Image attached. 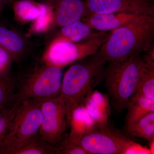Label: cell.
Segmentation results:
<instances>
[{"label": "cell", "mask_w": 154, "mask_h": 154, "mask_svg": "<svg viewBox=\"0 0 154 154\" xmlns=\"http://www.w3.org/2000/svg\"><path fill=\"white\" fill-rule=\"evenodd\" d=\"M17 81L9 70L0 73V109L17 103Z\"/></svg>", "instance_id": "9a60e30c"}, {"label": "cell", "mask_w": 154, "mask_h": 154, "mask_svg": "<svg viewBox=\"0 0 154 154\" xmlns=\"http://www.w3.org/2000/svg\"><path fill=\"white\" fill-rule=\"evenodd\" d=\"M144 65L137 88L133 95L154 99V60L143 57ZM132 95V96H133Z\"/></svg>", "instance_id": "2e32d148"}, {"label": "cell", "mask_w": 154, "mask_h": 154, "mask_svg": "<svg viewBox=\"0 0 154 154\" xmlns=\"http://www.w3.org/2000/svg\"><path fill=\"white\" fill-rule=\"evenodd\" d=\"M63 78L61 68L46 63L37 67L23 81H17V103L43 101L57 96L60 93Z\"/></svg>", "instance_id": "5b68a950"}, {"label": "cell", "mask_w": 154, "mask_h": 154, "mask_svg": "<svg viewBox=\"0 0 154 154\" xmlns=\"http://www.w3.org/2000/svg\"><path fill=\"white\" fill-rule=\"evenodd\" d=\"M81 60L72 66L63 78L60 94L66 107L69 126L80 104L104 79L107 63L99 50Z\"/></svg>", "instance_id": "6da1fadb"}, {"label": "cell", "mask_w": 154, "mask_h": 154, "mask_svg": "<svg viewBox=\"0 0 154 154\" xmlns=\"http://www.w3.org/2000/svg\"><path fill=\"white\" fill-rule=\"evenodd\" d=\"M52 154H88L82 147L72 141L69 135L65 133L52 145Z\"/></svg>", "instance_id": "ffe728a7"}, {"label": "cell", "mask_w": 154, "mask_h": 154, "mask_svg": "<svg viewBox=\"0 0 154 154\" xmlns=\"http://www.w3.org/2000/svg\"><path fill=\"white\" fill-rule=\"evenodd\" d=\"M7 1H8V2L9 3H13V2H14L15 0H7Z\"/></svg>", "instance_id": "d4e9b609"}, {"label": "cell", "mask_w": 154, "mask_h": 154, "mask_svg": "<svg viewBox=\"0 0 154 154\" xmlns=\"http://www.w3.org/2000/svg\"><path fill=\"white\" fill-rule=\"evenodd\" d=\"M125 128L131 126L141 118L154 111V99L140 95H133L128 103Z\"/></svg>", "instance_id": "7c38bea8"}, {"label": "cell", "mask_w": 154, "mask_h": 154, "mask_svg": "<svg viewBox=\"0 0 154 154\" xmlns=\"http://www.w3.org/2000/svg\"><path fill=\"white\" fill-rule=\"evenodd\" d=\"M41 110L42 119L39 134L53 145L65 133L69 127L66 107L60 94L43 100Z\"/></svg>", "instance_id": "ba28073f"}, {"label": "cell", "mask_w": 154, "mask_h": 154, "mask_svg": "<svg viewBox=\"0 0 154 154\" xmlns=\"http://www.w3.org/2000/svg\"><path fill=\"white\" fill-rule=\"evenodd\" d=\"M154 38V16L141 15L110 31L99 51L107 62L125 60L148 50Z\"/></svg>", "instance_id": "7a4b0ae2"}, {"label": "cell", "mask_w": 154, "mask_h": 154, "mask_svg": "<svg viewBox=\"0 0 154 154\" xmlns=\"http://www.w3.org/2000/svg\"><path fill=\"white\" fill-rule=\"evenodd\" d=\"M19 103L11 107L0 109V147L8 132L18 109Z\"/></svg>", "instance_id": "44dd1931"}, {"label": "cell", "mask_w": 154, "mask_h": 154, "mask_svg": "<svg viewBox=\"0 0 154 154\" xmlns=\"http://www.w3.org/2000/svg\"><path fill=\"white\" fill-rule=\"evenodd\" d=\"M54 14L52 8L46 4H41V14L37 19L33 22L32 28L34 32L45 31L53 25Z\"/></svg>", "instance_id": "7402d4cb"}, {"label": "cell", "mask_w": 154, "mask_h": 154, "mask_svg": "<svg viewBox=\"0 0 154 154\" xmlns=\"http://www.w3.org/2000/svg\"><path fill=\"white\" fill-rule=\"evenodd\" d=\"M14 11L19 20L33 22L41 14V4H37L30 0H21L14 3Z\"/></svg>", "instance_id": "d6986e66"}, {"label": "cell", "mask_w": 154, "mask_h": 154, "mask_svg": "<svg viewBox=\"0 0 154 154\" xmlns=\"http://www.w3.org/2000/svg\"><path fill=\"white\" fill-rule=\"evenodd\" d=\"M53 25L63 27L79 21L90 14L83 0H54Z\"/></svg>", "instance_id": "30bf717a"}, {"label": "cell", "mask_w": 154, "mask_h": 154, "mask_svg": "<svg viewBox=\"0 0 154 154\" xmlns=\"http://www.w3.org/2000/svg\"><path fill=\"white\" fill-rule=\"evenodd\" d=\"M0 46L10 53L15 60L25 52L26 43L17 32L0 26Z\"/></svg>", "instance_id": "4fadbf2b"}, {"label": "cell", "mask_w": 154, "mask_h": 154, "mask_svg": "<svg viewBox=\"0 0 154 154\" xmlns=\"http://www.w3.org/2000/svg\"><path fill=\"white\" fill-rule=\"evenodd\" d=\"M127 134L131 136L141 138L154 143V111L144 116L131 126L125 128Z\"/></svg>", "instance_id": "ac0fdd59"}, {"label": "cell", "mask_w": 154, "mask_h": 154, "mask_svg": "<svg viewBox=\"0 0 154 154\" xmlns=\"http://www.w3.org/2000/svg\"><path fill=\"white\" fill-rule=\"evenodd\" d=\"M109 34L96 32L79 42L53 40L45 55V62L61 68L96 54L106 41Z\"/></svg>", "instance_id": "52a82bcc"}, {"label": "cell", "mask_w": 154, "mask_h": 154, "mask_svg": "<svg viewBox=\"0 0 154 154\" xmlns=\"http://www.w3.org/2000/svg\"><path fill=\"white\" fill-rule=\"evenodd\" d=\"M7 2H8L7 0H0V12L4 8Z\"/></svg>", "instance_id": "cb8c5ba5"}, {"label": "cell", "mask_w": 154, "mask_h": 154, "mask_svg": "<svg viewBox=\"0 0 154 154\" xmlns=\"http://www.w3.org/2000/svg\"><path fill=\"white\" fill-rule=\"evenodd\" d=\"M75 143L88 154H152L150 149L136 143L119 130L105 124L86 130Z\"/></svg>", "instance_id": "277c9868"}, {"label": "cell", "mask_w": 154, "mask_h": 154, "mask_svg": "<svg viewBox=\"0 0 154 154\" xmlns=\"http://www.w3.org/2000/svg\"><path fill=\"white\" fill-rule=\"evenodd\" d=\"M141 15L128 13L89 14L82 20L92 29L102 32L112 31L137 19Z\"/></svg>", "instance_id": "8fae6325"}, {"label": "cell", "mask_w": 154, "mask_h": 154, "mask_svg": "<svg viewBox=\"0 0 154 154\" xmlns=\"http://www.w3.org/2000/svg\"><path fill=\"white\" fill-rule=\"evenodd\" d=\"M105 87L113 110L121 113L126 109L137 88L144 65L143 56L135 55L123 60L107 62Z\"/></svg>", "instance_id": "3957f363"}, {"label": "cell", "mask_w": 154, "mask_h": 154, "mask_svg": "<svg viewBox=\"0 0 154 154\" xmlns=\"http://www.w3.org/2000/svg\"><path fill=\"white\" fill-rule=\"evenodd\" d=\"M52 145L44 140L39 133L19 146L9 150L6 154H52Z\"/></svg>", "instance_id": "e0dca14e"}, {"label": "cell", "mask_w": 154, "mask_h": 154, "mask_svg": "<svg viewBox=\"0 0 154 154\" xmlns=\"http://www.w3.org/2000/svg\"><path fill=\"white\" fill-rule=\"evenodd\" d=\"M90 14L128 13L154 17L152 0H85Z\"/></svg>", "instance_id": "9c48e42d"}, {"label": "cell", "mask_w": 154, "mask_h": 154, "mask_svg": "<svg viewBox=\"0 0 154 154\" xmlns=\"http://www.w3.org/2000/svg\"><path fill=\"white\" fill-rule=\"evenodd\" d=\"M14 58L7 50L0 46V73L9 70Z\"/></svg>", "instance_id": "603a6c76"}, {"label": "cell", "mask_w": 154, "mask_h": 154, "mask_svg": "<svg viewBox=\"0 0 154 154\" xmlns=\"http://www.w3.org/2000/svg\"><path fill=\"white\" fill-rule=\"evenodd\" d=\"M42 100H27L19 103L8 132L0 147V154L38 134L42 122Z\"/></svg>", "instance_id": "8992f818"}, {"label": "cell", "mask_w": 154, "mask_h": 154, "mask_svg": "<svg viewBox=\"0 0 154 154\" xmlns=\"http://www.w3.org/2000/svg\"><path fill=\"white\" fill-rule=\"evenodd\" d=\"M94 33L87 24L79 20L62 27L54 40L79 42L90 37Z\"/></svg>", "instance_id": "5bb4252c"}]
</instances>
